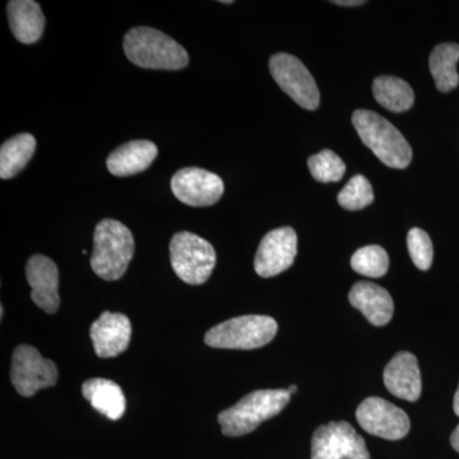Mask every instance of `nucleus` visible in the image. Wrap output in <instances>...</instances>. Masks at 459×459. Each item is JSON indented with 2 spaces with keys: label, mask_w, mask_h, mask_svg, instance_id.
Listing matches in <instances>:
<instances>
[{
  "label": "nucleus",
  "mask_w": 459,
  "mask_h": 459,
  "mask_svg": "<svg viewBox=\"0 0 459 459\" xmlns=\"http://www.w3.org/2000/svg\"><path fill=\"white\" fill-rule=\"evenodd\" d=\"M124 53L141 68L179 71L189 65L188 53L180 44L151 27H134L126 33Z\"/></svg>",
  "instance_id": "obj_1"
},
{
  "label": "nucleus",
  "mask_w": 459,
  "mask_h": 459,
  "mask_svg": "<svg viewBox=\"0 0 459 459\" xmlns=\"http://www.w3.org/2000/svg\"><path fill=\"white\" fill-rule=\"evenodd\" d=\"M451 444L453 449H455V452L459 453V425L457 428L455 429V431H453L451 435Z\"/></svg>",
  "instance_id": "obj_28"
},
{
  "label": "nucleus",
  "mask_w": 459,
  "mask_h": 459,
  "mask_svg": "<svg viewBox=\"0 0 459 459\" xmlns=\"http://www.w3.org/2000/svg\"><path fill=\"white\" fill-rule=\"evenodd\" d=\"M134 255V238L131 230L117 220L105 219L93 234L91 267L105 281L122 279Z\"/></svg>",
  "instance_id": "obj_2"
},
{
  "label": "nucleus",
  "mask_w": 459,
  "mask_h": 459,
  "mask_svg": "<svg viewBox=\"0 0 459 459\" xmlns=\"http://www.w3.org/2000/svg\"><path fill=\"white\" fill-rule=\"evenodd\" d=\"M373 93L374 98L383 108L394 113L410 110L415 102V95L410 84L394 75H380L376 78Z\"/></svg>",
  "instance_id": "obj_21"
},
{
  "label": "nucleus",
  "mask_w": 459,
  "mask_h": 459,
  "mask_svg": "<svg viewBox=\"0 0 459 459\" xmlns=\"http://www.w3.org/2000/svg\"><path fill=\"white\" fill-rule=\"evenodd\" d=\"M171 265L181 281L202 285L216 265L214 247L204 238L188 231L175 234L170 243Z\"/></svg>",
  "instance_id": "obj_6"
},
{
  "label": "nucleus",
  "mask_w": 459,
  "mask_h": 459,
  "mask_svg": "<svg viewBox=\"0 0 459 459\" xmlns=\"http://www.w3.org/2000/svg\"><path fill=\"white\" fill-rule=\"evenodd\" d=\"M3 316H4V309H3V307H2V309H0V316H2V318H3Z\"/></svg>",
  "instance_id": "obj_31"
},
{
  "label": "nucleus",
  "mask_w": 459,
  "mask_h": 459,
  "mask_svg": "<svg viewBox=\"0 0 459 459\" xmlns=\"http://www.w3.org/2000/svg\"><path fill=\"white\" fill-rule=\"evenodd\" d=\"M407 247L413 264L421 271H428L433 263L434 249L431 238L421 229L410 230L407 235Z\"/></svg>",
  "instance_id": "obj_26"
},
{
  "label": "nucleus",
  "mask_w": 459,
  "mask_h": 459,
  "mask_svg": "<svg viewBox=\"0 0 459 459\" xmlns=\"http://www.w3.org/2000/svg\"><path fill=\"white\" fill-rule=\"evenodd\" d=\"M453 410H455V415L459 416V385L455 394V401H453Z\"/></svg>",
  "instance_id": "obj_29"
},
{
  "label": "nucleus",
  "mask_w": 459,
  "mask_h": 459,
  "mask_svg": "<svg viewBox=\"0 0 459 459\" xmlns=\"http://www.w3.org/2000/svg\"><path fill=\"white\" fill-rule=\"evenodd\" d=\"M82 394L91 406L108 419L117 421L123 418L126 409V395L117 383L100 377L90 379L84 382Z\"/></svg>",
  "instance_id": "obj_19"
},
{
  "label": "nucleus",
  "mask_w": 459,
  "mask_h": 459,
  "mask_svg": "<svg viewBox=\"0 0 459 459\" xmlns=\"http://www.w3.org/2000/svg\"><path fill=\"white\" fill-rule=\"evenodd\" d=\"M333 3L337 5H344V7H356V5L365 4L362 0H336Z\"/></svg>",
  "instance_id": "obj_27"
},
{
  "label": "nucleus",
  "mask_w": 459,
  "mask_h": 459,
  "mask_svg": "<svg viewBox=\"0 0 459 459\" xmlns=\"http://www.w3.org/2000/svg\"><path fill=\"white\" fill-rule=\"evenodd\" d=\"M277 329L276 320L271 316H238L211 328L204 342L214 349L255 350L270 343Z\"/></svg>",
  "instance_id": "obj_5"
},
{
  "label": "nucleus",
  "mask_w": 459,
  "mask_h": 459,
  "mask_svg": "<svg viewBox=\"0 0 459 459\" xmlns=\"http://www.w3.org/2000/svg\"><path fill=\"white\" fill-rule=\"evenodd\" d=\"M131 336V320L122 313L104 312L90 329L93 349L102 359L115 358L126 351Z\"/></svg>",
  "instance_id": "obj_13"
},
{
  "label": "nucleus",
  "mask_w": 459,
  "mask_h": 459,
  "mask_svg": "<svg viewBox=\"0 0 459 459\" xmlns=\"http://www.w3.org/2000/svg\"><path fill=\"white\" fill-rule=\"evenodd\" d=\"M270 72L283 92L307 110H316L320 93L307 66L291 54H274L270 59Z\"/></svg>",
  "instance_id": "obj_7"
},
{
  "label": "nucleus",
  "mask_w": 459,
  "mask_h": 459,
  "mask_svg": "<svg viewBox=\"0 0 459 459\" xmlns=\"http://www.w3.org/2000/svg\"><path fill=\"white\" fill-rule=\"evenodd\" d=\"M159 155L151 141H132L122 144L108 155L107 166L115 177L126 178L147 170Z\"/></svg>",
  "instance_id": "obj_17"
},
{
  "label": "nucleus",
  "mask_w": 459,
  "mask_h": 459,
  "mask_svg": "<svg viewBox=\"0 0 459 459\" xmlns=\"http://www.w3.org/2000/svg\"><path fill=\"white\" fill-rule=\"evenodd\" d=\"M291 394L285 389H264L247 394L235 406L219 415L222 433L226 437H243L255 431L262 422L279 415L290 402Z\"/></svg>",
  "instance_id": "obj_4"
},
{
  "label": "nucleus",
  "mask_w": 459,
  "mask_h": 459,
  "mask_svg": "<svg viewBox=\"0 0 459 459\" xmlns=\"http://www.w3.org/2000/svg\"><path fill=\"white\" fill-rule=\"evenodd\" d=\"M352 270L362 276L379 279L385 276L389 268V256L379 246L360 247L351 258Z\"/></svg>",
  "instance_id": "obj_23"
},
{
  "label": "nucleus",
  "mask_w": 459,
  "mask_h": 459,
  "mask_svg": "<svg viewBox=\"0 0 459 459\" xmlns=\"http://www.w3.org/2000/svg\"><path fill=\"white\" fill-rule=\"evenodd\" d=\"M312 459H370V453L352 425L332 421L313 434Z\"/></svg>",
  "instance_id": "obj_9"
},
{
  "label": "nucleus",
  "mask_w": 459,
  "mask_h": 459,
  "mask_svg": "<svg viewBox=\"0 0 459 459\" xmlns=\"http://www.w3.org/2000/svg\"><path fill=\"white\" fill-rule=\"evenodd\" d=\"M459 60L458 44H440L431 53L429 65L433 74L435 84L440 92H451L457 89L459 75L457 63Z\"/></svg>",
  "instance_id": "obj_22"
},
{
  "label": "nucleus",
  "mask_w": 459,
  "mask_h": 459,
  "mask_svg": "<svg viewBox=\"0 0 459 459\" xmlns=\"http://www.w3.org/2000/svg\"><path fill=\"white\" fill-rule=\"evenodd\" d=\"M12 385L23 397H32L40 389L56 385V365L44 359L35 347L21 344L13 352L11 370Z\"/></svg>",
  "instance_id": "obj_8"
},
{
  "label": "nucleus",
  "mask_w": 459,
  "mask_h": 459,
  "mask_svg": "<svg viewBox=\"0 0 459 459\" xmlns=\"http://www.w3.org/2000/svg\"><path fill=\"white\" fill-rule=\"evenodd\" d=\"M7 13L9 26L18 41L31 45L40 40L45 29V17L38 3L32 0H11Z\"/></svg>",
  "instance_id": "obj_18"
},
{
  "label": "nucleus",
  "mask_w": 459,
  "mask_h": 459,
  "mask_svg": "<svg viewBox=\"0 0 459 459\" xmlns=\"http://www.w3.org/2000/svg\"><path fill=\"white\" fill-rule=\"evenodd\" d=\"M356 420L367 433L386 440H400L409 434V416L391 402L367 398L356 410Z\"/></svg>",
  "instance_id": "obj_10"
},
{
  "label": "nucleus",
  "mask_w": 459,
  "mask_h": 459,
  "mask_svg": "<svg viewBox=\"0 0 459 459\" xmlns=\"http://www.w3.org/2000/svg\"><path fill=\"white\" fill-rule=\"evenodd\" d=\"M350 303L360 310L370 325L383 327L391 322L394 313V303L385 289L373 282H361L353 285L349 295Z\"/></svg>",
  "instance_id": "obj_16"
},
{
  "label": "nucleus",
  "mask_w": 459,
  "mask_h": 459,
  "mask_svg": "<svg viewBox=\"0 0 459 459\" xmlns=\"http://www.w3.org/2000/svg\"><path fill=\"white\" fill-rule=\"evenodd\" d=\"M374 202V190L364 175H355L338 195V204L344 210L359 211Z\"/></svg>",
  "instance_id": "obj_24"
},
{
  "label": "nucleus",
  "mask_w": 459,
  "mask_h": 459,
  "mask_svg": "<svg viewBox=\"0 0 459 459\" xmlns=\"http://www.w3.org/2000/svg\"><path fill=\"white\" fill-rule=\"evenodd\" d=\"M298 255V235L291 228L272 230L256 250L255 270L263 279L277 276L294 264Z\"/></svg>",
  "instance_id": "obj_11"
},
{
  "label": "nucleus",
  "mask_w": 459,
  "mask_h": 459,
  "mask_svg": "<svg viewBox=\"0 0 459 459\" xmlns=\"http://www.w3.org/2000/svg\"><path fill=\"white\" fill-rule=\"evenodd\" d=\"M296 391H298V386L296 385H291L289 389H287V392H289V394L291 395L294 394Z\"/></svg>",
  "instance_id": "obj_30"
},
{
  "label": "nucleus",
  "mask_w": 459,
  "mask_h": 459,
  "mask_svg": "<svg viewBox=\"0 0 459 459\" xmlns=\"http://www.w3.org/2000/svg\"><path fill=\"white\" fill-rule=\"evenodd\" d=\"M36 151V140L30 133H21L5 141L0 148V178L12 179L20 174Z\"/></svg>",
  "instance_id": "obj_20"
},
{
  "label": "nucleus",
  "mask_w": 459,
  "mask_h": 459,
  "mask_svg": "<svg viewBox=\"0 0 459 459\" xmlns=\"http://www.w3.org/2000/svg\"><path fill=\"white\" fill-rule=\"evenodd\" d=\"M352 124L359 137L374 155L392 169H406L412 160V148L394 124L370 110H356Z\"/></svg>",
  "instance_id": "obj_3"
},
{
  "label": "nucleus",
  "mask_w": 459,
  "mask_h": 459,
  "mask_svg": "<svg viewBox=\"0 0 459 459\" xmlns=\"http://www.w3.org/2000/svg\"><path fill=\"white\" fill-rule=\"evenodd\" d=\"M383 379L386 389L401 400L416 402L421 395V373L412 353L398 352L386 365Z\"/></svg>",
  "instance_id": "obj_15"
},
{
  "label": "nucleus",
  "mask_w": 459,
  "mask_h": 459,
  "mask_svg": "<svg viewBox=\"0 0 459 459\" xmlns=\"http://www.w3.org/2000/svg\"><path fill=\"white\" fill-rule=\"evenodd\" d=\"M175 197L192 207H208L222 197L223 181L219 175L201 168H184L171 179Z\"/></svg>",
  "instance_id": "obj_12"
},
{
  "label": "nucleus",
  "mask_w": 459,
  "mask_h": 459,
  "mask_svg": "<svg viewBox=\"0 0 459 459\" xmlns=\"http://www.w3.org/2000/svg\"><path fill=\"white\" fill-rule=\"evenodd\" d=\"M307 166L314 179L320 183L340 181L346 172V165L342 159L331 150H323L322 152L310 157Z\"/></svg>",
  "instance_id": "obj_25"
},
{
  "label": "nucleus",
  "mask_w": 459,
  "mask_h": 459,
  "mask_svg": "<svg viewBox=\"0 0 459 459\" xmlns=\"http://www.w3.org/2000/svg\"><path fill=\"white\" fill-rule=\"evenodd\" d=\"M26 277L31 286L33 303L44 312L54 314L60 305L59 271L56 263L45 255H33L26 265Z\"/></svg>",
  "instance_id": "obj_14"
}]
</instances>
